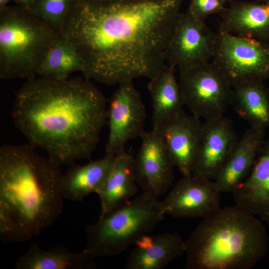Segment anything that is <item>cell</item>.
<instances>
[{
    "label": "cell",
    "mask_w": 269,
    "mask_h": 269,
    "mask_svg": "<svg viewBox=\"0 0 269 269\" xmlns=\"http://www.w3.org/2000/svg\"><path fill=\"white\" fill-rule=\"evenodd\" d=\"M212 62L232 87L269 78V43L219 30Z\"/></svg>",
    "instance_id": "cell-7"
},
{
    "label": "cell",
    "mask_w": 269,
    "mask_h": 269,
    "mask_svg": "<svg viewBox=\"0 0 269 269\" xmlns=\"http://www.w3.org/2000/svg\"><path fill=\"white\" fill-rule=\"evenodd\" d=\"M185 242L186 269H251L269 245L263 221L236 204L203 218Z\"/></svg>",
    "instance_id": "cell-4"
},
{
    "label": "cell",
    "mask_w": 269,
    "mask_h": 269,
    "mask_svg": "<svg viewBox=\"0 0 269 269\" xmlns=\"http://www.w3.org/2000/svg\"><path fill=\"white\" fill-rule=\"evenodd\" d=\"M13 0H0V9L8 5V3Z\"/></svg>",
    "instance_id": "cell-28"
},
{
    "label": "cell",
    "mask_w": 269,
    "mask_h": 269,
    "mask_svg": "<svg viewBox=\"0 0 269 269\" xmlns=\"http://www.w3.org/2000/svg\"><path fill=\"white\" fill-rule=\"evenodd\" d=\"M227 2H232V1H236V0H225Z\"/></svg>",
    "instance_id": "cell-30"
},
{
    "label": "cell",
    "mask_w": 269,
    "mask_h": 269,
    "mask_svg": "<svg viewBox=\"0 0 269 269\" xmlns=\"http://www.w3.org/2000/svg\"><path fill=\"white\" fill-rule=\"evenodd\" d=\"M264 81H254L233 88L231 105L251 127L269 126V91Z\"/></svg>",
    "instance_id": "cell-23"
},
{
    "label": "cell",
    "mask_w": 269,
    "mask_h": 269,
    "mask_svg": "<svg viewBox=\"0 0 269 269\" xmlns=\"http://www.w3.org/2000/svg\"><path fill=\"white\" fill-rule=\"evenodd\" d=\"M226 2L225 0H190L186 11L194 18L205 21L210 15L221 13Z\"/></svg>",
    "instance_id": "cell-26"
},
{
    "label": "cell",
    "mask_w": 269,
    "mask_h": 269,
    "mask_svg": "<svg viewBox=\"0 0 269 269\" xmlns=\"http://www.w3.org/2000/svg\"><path fill=\"white\" fill-rule=\"evenodd\" d=\"M165 215L162 201L142 193L100 215L88 227L83 251L94 259L119 255L149 233Z\"/></svg>",
    "instance_id": "cell-6"
},
{
    "label": "cell",
    "mask_w": 269,
    "mask_h": 269,
    "mask_svg": "<svg viewBox=\"0 0 269 269\" xmlns=\"http://www.w3.org/2000/svg\"><path fill=\"white\" fill-rule=\"evenodd\" d=\"M146 110L133 81L119 84L109 102L107 112L109 135L105 155L115 157L125 151L127 142L144 132Z\"/></svg>",
    "instance_id": "cell-9"
},
{
    "label": "cell",
    "mask_w": 269,
    "mask_h": 269,
    "mask_svg": "<svg viewBox=\"0 0 269 269\" xmlns=\"http://www.w3.org/2000/svg\"><path fill=\"white\" fill-rule=\"evenodd\" d=\"M182 1L76 0L59 34L82 59L86 79L106 85L151 79L166 65Z\"/></svg>",
    "instance_id": "cell-1"
},
{
    "label": "cell",
    "mask_w": 269,
    "mask_h": 269,
    "mask_svg": "<svg viewBox=\"0 0 269 269\" xmlns=\"http://www.w3.org/2000/svg\"><path fill=\"white\" fill-rule=\"evenodd\" d=\"M203 122L183 111L160 130L170 158L182 176L191 175L199 147Z\"/></svg>",
    "instance_id": "cell-14"
},
{
    "label": "cell",
    "mask_w": 269,
    "mask_h": 269,
    "mask_svg": "<svg viewBox=\"0 0 269 269\" xmlns=\"http://www.w3.org/2000/svg\"><path fill=\"white\" fill-rule=\"evenodd\" d=\"M115 157L105 155L85 165H70L61 179L63 197L79 201L92 193L97 194L111 170Z\"/></svg>",
    "instance_id": "cell-20"
},
{
    "label": "cell",
    "mask_w": 269,
    "mask_h": 269,
    "mask_svg": "<svg viewBox=\"0 0 269 269\" xmlns=\"http://www.w3.org/2000/svg\"><path fill=\"white\" fill-rule=\"evenodd\" d=\"M217 36L205 21L180 11L165 50L166 65L179 71L211 61Z\"/></svg>",
    "instance_id": "cell-10"
},
{
    "label": "cell",
    "mask_w": 269,
    "mask_h": 269,
    "mask_svg": "<svg viewBox=\"0 0 269 269\" xmlns=\"http://www.w3.org/2000/svg\"><path fill=\"white\" fill-rule=\"evenodd\" d=\"M94 259L83 251L73 253L62 246L43 250L32 243L16 261V269H94Z\"/></svg>",
    "instance_id": "cell-22"
},
{
    "label": "cell",
    "mask_w": 269,
    "mask_h": 269,
    "mask_svg": "<svg viewBox=\"0 0 269 269\" xmlns=\"http://www.w3.org/2000/svg\"><path fill=\"white\" fill-rule=\"evenodd\" d=\"M219 15V30L269 43V3L238 0Z\"/></svg>",
    "instance_id": "cell-17"
},
{
    "label": "cell",
    "mask_w": 269,
    "mask_h": 269,
    "mask_svg": "<svg viewBox=\"0 0 269 269\" xmlns=\"http://www.w3.org/2000/svg\"><path fill=\"white\" fill-rule=\"evenodd\" d=\"M83 69V61L75 49L59 36L48 51L37 76L65 79L73 72H82Z\"/></svg>",
    "instance_id": "cell-24"
},
{
    "label": "cell",
    "mask_w": 269,
    "mask_h": 269,
    "mask_svg": "<svg viewBox=\"0 0 269 269\" xmlns=\"http://www.w3.org/2000/svg\"><path fill=\"white\" fill-rule=\"evenodd\" d=\"M25 144L0 148V238L22 242L62 214L60 165Z\"/></svg>",
    "instance_id": "cell-3"
},
{
    "label": "cell",
    "mask_w": 269,
    "mask_h": 269,
    "mask_svg": "<svg viewBox=\"0 0 269 269\" xmlns=\"http://www.w3.org/2000/svg\"><path fill=\"white\" fill-rule=\"evenodd\" d=\"M232 194L237 205L269 224V137L262 142L248 176Z\"/></svg>",
    "instance_id": "cell-16"
},
{
    "label": "cell",
    "mask_w": 269,
    "mask_h": 269,
    "mask_svg": "<svg viewBox=\"0 0 269 269\" xmlns=\"http://www.w3.org/2000/svg\"><path fill=\"white\" fill-rule=\"evenodd\" d=\"M134 157L126 151L117 155L103 185L97 193L103 215L131 199L137 192Z\"/></svg>",
    "instance_id": "cell-21"
},
{
    "label": "cell",
    "mask_w": 269,
    "mask_h": 269,
    "mask_svg": "<svg viewBox=\"0 0 269 269\" xmlns=\"http://www.w3.org/2000/svg\"><path fill=\"white\" fill-rule=\"evenodd\" d=\"M37 0H13L15 4L30 9Z\"/></svg>",
    "instance_id": "cell-27"
},
{
    "label": "cell",
    "mask_w": 269,
    "mask_h": 269,
    "mask_svg": "<svg viewBox=\"0 0 269 269\" xmlns=\"http://www.w3.org/2000/svg\"><path fill=\"white\" fill-rule=\"evenodd\" d=\"M265 130L250 127L240 139L214 180L221 192L233 193L247 178L265 139Z\"/></svg>",
    "instance_id": "cell-18"
},
{
    "label": "cell",
    "mask_w": 269,
    "mask_h": 269,
    "mask_svg": "<svg viewBox=\"0 0 269 269\" xmlns=\"http://www.w3.org/2000/svg\"><path fill=\"white\" fill-rule=\"evenodd\" d=\"M59 32L30 9L15 4L0 9V78L26 80L37 76Z\"/></svg>",
    "instance_id": "cell-5"
},
{
    "label": "cell",
    "mask_w": 269,
    "mask_h": 269,
    "mask_svg": "<svg viewBox=\"0 0 269 269\" xmlns=\"http://www.w3.org/2000/svg\"><path fill=\"white\" fill-rule=\"evenodd\" d=\"M127 269H163L185 253V242L177 232L145 234L133 245Z\"/></svg>",
    "instance_id": "cell-15"
},
{
    "label": "cell",
    "mask_w": 269,
    "mask_h": 269,
    "mask_svg": "<svg viewBox=\"0 0 269 269\" xmlns=\"http://www.w3.org/2000/svg\"><path fill=\"white\" fill-rule=\"evenodd\" d=\"M174 70L166 65L148 84L152 104V129L161 128L183 112L185 105Z\"/></svg>",
    "instance_id": "cell-19"
},
{
    "label": "cell",
    "mask_w": 269,
    "mask_h": 269,
    "mask_svg": "<svg viewBox=\"0 0 269 269\" xmlns=\"http://www.w3.org/2000/svg\"><path fill=\"white\" fill-rule=\"evenodd\" d=\"M140 138V147L134 157L136 183L142 193L158 198L172 185L175 167L159 129L144 131Z\"/></svg>",
    "instance_id": "cell-11"
},
{
    "label": "cell",
    "mask_w": 269,
    "mask_h": 269,
    "mask_svg": "<svg viewBox=\"0 0 269 269\" xmlns=\"http://www.w3.org/2000/svg\"><path fill=\"white\" fill-rule=\"evenodd\" d=\"M184 105L204 121L217 119L231 105L233 87L211 61L179 70Z\"/></svg>",
    "instance_id": "cell-8"
},
{
    "label": "cell",
    "mask_w": 269,
    "mask_h": 269,
    "mask_svg": "<svg viewBox=\"0 0 269 269\" xmlns=\"http://www.w3.org/2000/svg\"><path fill=\"white\" fill-rule=\"evenodd\" d=\"M258 2H267L269 3V0H252Z\"/></svg>",
    "instance_id": "cell-29"
},
{
    "label": "cell",
    "mask_w": 269,
    "mask_h": 269,
    "mask_svg": "<svg viewBox=\"0 0 269 269\" xmlns=\"http://www.w3.org/2000/svg\"><path fill=\"white\" fill-rule=\"evenodd\" d=\"M76 0H37L30 10L59 31L68 13Z\"/></svg>",
    "instance_id": "cell-25"
},
{
    "label": "cell",
    "mask_w": 269,
    "mask_h": 269,
    "mask_svg": "<svg viewBox=\"0 0 269 269\" xmlns=\"http://www.w3.org/2000/svg\"><path fill=\"white\" fill-rule=\"evenodd\" d=\"M106 100L88 79L36 76L17 92L13 123L29 144L58 164L89 158L107 120Z\"/></svg>",
    "instance_id": "cell-2"
},
{
    "label": "cell",
    "mask_w": 269,
    "mask_h": 269,
    "mask_svg": "<svg viewBox=\"0 0 269 269\" xmlns=\"http://www.w3.org/2000/svg\"><path fill=\"white\" fill-rule=\"evenodd\" d=\"M221 193L214 180L182 176L162 201L163 211L174 217L205 218L221 208Z\"/></svg>",
    "instance_id": "cell-12"
},
{
    "label": "cell",
    "mask_w": 269,
    "mask_h": 269,
    "mask_svg": "<svg viewBox=\"0 0 269 269\" xmlns=\"http://www.w3.org/2000/svg\"><path fill=\"white\" fill-rule=\"evenodd\" d=\"M239 139L230 120L222 117L204 121L191 175L215 180Z\"/></svg>",
    "instance_id": "cell-13"
}]
</instances>
